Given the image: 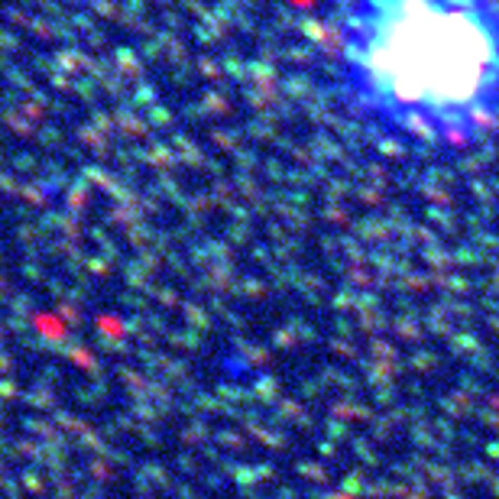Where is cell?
Listing matches in <instances>:
<instances>
[{
    "instance_id": "cell-1",
    "label": "cell",
    "mask_w": 499,
    "mask_h": 499,
    "mask_svg": "<svg viewBox=\"0 0 499 499\" xmlns=\"http://www.w3.org/2000/svg\"><path fill=\"white\" fill-rule=\"evenodd\" d=\"M328 78L382 143L470 149L499 133V0H340Z\"/></svg>"
}]
</instances>
